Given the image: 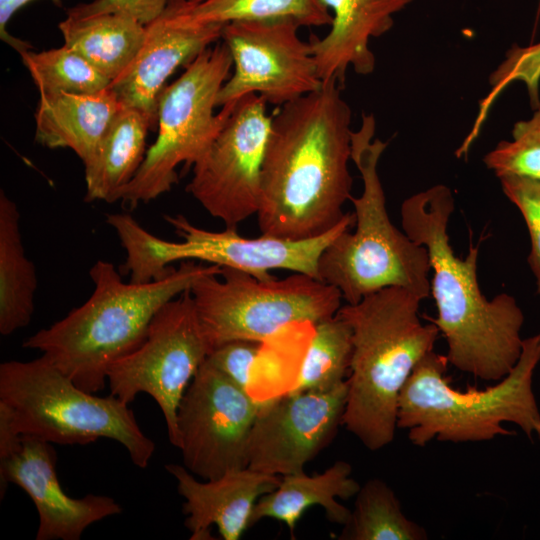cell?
Masks as SVG:
<instances>
[{
    "instance_id": "cell-30",
    "label": "cell",
    "mask_w": 540,
    "mask_h": 540,
    "mask_svg": "<svg viewBox=\"0 0 540 540\" xmlns=\"http://www.w3.org/2000/svg\"><path fill=\"white\" fill-rule=\"evenodd\" d=\"M512 140L501 141L483 161L496 176L516 175L540 180V103L532 117L518 121Z\"/></svg>"
},
{
    "instance_id": "cell-33",
    "label": "cell",
    "mask_w": 540,
    "mask_h": 540,
    "mask_svg": "<svg viewBox=\"0 0 540 540\" xmlns=\"http://www.w3.org/2000/svg\"><path fill=\"white\" fill-rule=\"evenodd\" d=\"M260 342L233 340L215 347L206 358L236 385L249 391Z\"/></svg>"
},
{
    "instance_id": "cell-1",
    "label": "cell",
    "mask_w": 540,
    "mask_h": 540,
    "mask_svg": "<svg viewBox=\"0 0 540 540\" xmlns=\"http://www.w3.org/2000/svg\"><path fill=\"white\" fill-rule=\"evenodd\" d=\"M341 89L336 78L325 80L272 118L256 214L263 234L309 239L344 218L352 197V113Z\"/></svg>"
},
{
    "instance_id": "cell-7",
    "label": "cell",
    "mask_w": 540,
    "mask_h": 540,
    "mask_svg": "<svg viewBox=\"0 0 540 540\" xmlns=\"http://www.w3.org/2000/svg\"><path fill=\"white\" fill-rule=\"evenodd\" d=\"M0 410L20 435L62 445L100 438L119 442L134 465L146 468L155 443L140 429L129 404L78 387L45 355L0 365Z\"/></svg>"
},
{
    "instance_id": "cell-26",
    "label": "cell",
    "mask_w": 540,
    "mask_h": 540,
    "mask_svg": "<svg viewBox=\"0 0 540 540\" xmlns=\"http://www.w3.org/2000/svg\"><path fill=\"white\" fill-rule=\"evenodd\" d=\"M314 326L296 381L288 392L329 391L347 380L352 357L349 325L336 314Z\"/></svg>"
},
{
    "instance_id": "cell-23",
    "label": "cell",
    "mask_w": 540,
    "mask_h": 540,
    "mask_svg": "<svg viewBox=\"0 0 540 540\" xmlns=\"http://www.w3.org/2000/svg\"><path fill=\"white\" fill-rule=\"evenodd\" d=\"M68 46L111 83L134 62L146 39V25L119 13L66 16L58 25Z\"/></svg>"
},
{
    "instance_id": "cell-21",
    "label": "cell",
    "mask_w": 540,
    "mask_h": 540,
    "mask_svg": "<svg viewBox=\"0 0 540 540\" xmlns=\"http://www.w3.org/2000/svg\"><path fill=\"white\" fill-rule=\"evenodd\" d=\"M360 487L352 477L351 464L343 460L334 462L318 474L307 475L303 471L281 476L278 486L257 501L252 524L264 518L274 519L286 524L294 537L296 525L304 512L320 506L329 521L345 525L351 510L337 499L355 497Z\"/></svg>"
},
{
    "instance_id": "cell-6",
    "label": "cell",
    "mask_w": 540,
    "mask_h": 540,
    "mask_svg": "<svg viewBox=\"0 0 540 540\" xmlns=\"http://www.w3.org/2000/svg\"><path fill=\"white\" fill-rule=\"evenodd\" d=\"M373 115L362 116L351 134V160L359 170L363 191L351 197L355 229L342 232L323 251L319 280L339 290L348 304L392 286L406 288L421 300L430 296L431 263L426 247L411 240L390 220L378 175L387 142L374 139Z\"/></svg>"
},
{
    "instance_id": "cell-34",
    "label": "cell",
    "mask_w": 540,
    "mask_h": 540,
    "mask_svg": "<svg viewBox=\"0 0 540 540\" xmlns=\"http://www.w3.org/2000/svg\"><path fill=\"white\" fill-rule=\"evenodd\" d=\"M168 0H93L70 8L67 16L83 18L119 13L137 19L143 25L155 20L166 8Z\"/></svg>"
},
{
    "instance_id": "cell-29",
    "label": "cell",
    "mask_w": 540,
    "mask_h": 540,
    "mask_svg": "<svg viewBox=\"0 0 540 540\" xmlns=\"http://www.w3.org/2000/svg\"><path fill=\"white\" fill-rule=\"evenodd\" d=\"M192 15L204 23L291 18L301 26L331 25L332 15L320 0H188Z\"/></svg>"
},
{
    "instance_id": "cell-18",
    "label": "cell",
    "mask_w": 540,
    "mask_h": 540,
    "mask_svg": "<svg viewBox=\"0 0 540 540\" xmlns=\"http://www.w3.org/2000/svg\"><path fill=\"white\" fill-rule=\"evenodd\" d=\"M174 476L178 493L184 498L185 526L191 540H211V526H216L224 540H239L252 525V515L259 498L274 490L280 476L248 467L230 471L213 480L200 481L184 465L166 464Z\"/></svg>"
},
{
    "instance_id": "cell-11",
    "label": "cell",
    "mask_w": 540,
    "mask_h": 540,
    "mask_svg": "<svg viewBox=\"0 0 540 540\" xmlns=\"http://www.w3.org/2000/svg\"><path fill=\"white\" fill-rule=\"evenodd\" d=\"M291 18L239 20L224 25L221 38L233 60V73L221 87L217 107L232 112L237 102L258 94L284 105L319 89L323 83L310 42Z\"/></svg>"
},
{
    "instance_id": "cell-22",
    "label": "cell",
    "mask_w": 540,
    "mask_h": 540,
    "mask_svg": "<svg viewBox=\"0 0 540 540\" xmlns=\"http://www.w3.org/2000/svg\"><path fill=\"white\" fill-rule=\"evenodd\" d=\"M154 125L143 112L123 106L112 119L93 158L84 165L85 201L118 200L146 155V138Z\"/></svg>"
},
{
    "instance_id": "cell-12",
    "label": "cell",
    "mask_w": 540,
    "mask_h": 540,
    "mask_svg": "<svg viewBox=\"0 0 540 540\" xmlns=\"http://www.w3.org/2000/svg\"><path fill=\"white\" fill-rule=\"evenodd\" d=\"M258 94L240 99L224 126L193 165L186 190L228 229L257 214L261 173L272 116Z\"/></svg>"
},
{
    "instance_id": "cell-35",
    "label": "cell",
    "mask_w": 540,
    "mask_h": 540,
    "mask_svg": "<svg viewBox=\"0 0 540 540\" xmlns=\"http://www.w3.org/2000/svg\"><path fill=\"white\" fill-rule=\"evenodd\" d=\"M33 0H0V36L1 39L11 47H13L18 53L31 49V45L28 42L13 37L7 31V25L13 15L26 4ZM55 3H59L60 0H52Z\"/></svg>"
},
{
    "instance_id": "cell-2",
    "label": "cell",
    "mask_w": 540,
    "mask_h": 540,
    "mask_svg": "<svg viewBox=\"0 0 540 540\" xmlns=\"http://www.w3.org/2000/svg\"><path fill=\"white\" fill-rule=\"evenodd\" d=\"M455 202L442 184L420 191L401 204L402 230L427 248L437 307L434 323L447 344L450 365L483 381L497 382L516 365L523 346L524 314L516 299L500 293L488 299L477 277L479 245L455 254L448 235Z\"/></svg>"
},
{
    "instance_id": "cell-17",
    "label": "cell",
    "mask_w": 540,
    "mask_h": 540,
    "mask_svg": "<svg viewBox=\"0 0 540 540\" xmlns=\"http://www.w3.org/2000/svg\"><path fill=\"white\" fill-rule=\"evenodd\" d=\"M56 462L52 443L27 435H22L19 449L0 462V497L9 483L30 496L39 515L36 540H79L91 524L122 512L109 496L73 498L66 494L57 476Z\"/></svg>"
},
{
    "instance_id": "cell-10",
    "label": "cell",
    "mask_w": 540,
    "mask_h": 540,
    "mask_svg": "<svg viewBox=\"0 0 540 540\" xmlns=\"http://www.w3.org/2000/svg\"><path fill=\"white\" fill-rule=\"evenodd\" d=\"M210 352L188 290L161 307L137 349L108 367L110 394L127 404L139 393L150 395L163 414L169 441L177 448L180 401Z\"/></svg>"
},
{
    "instance_id": "cell-4",
    "label": "cell",
    "mask_w": 540,
    "mask_h": 540,
    "mask_svg": "<svg viewBox=\"0 0 540 540\" xmlns=\"http://www.w3.org/2000/svg\"><path fill=\"white\" fill-rule=\"evenodd\" d=\"M421 301L412 291L392 286L336 313L352 332L342 425L370 451L393 441L400 393L440 334L434 323H422Z\"/></svg>"
},
{
    "instance_id": "cell-28",
    "label": "cell",
    "mask_w": 540,
    "mask_h": 540,
    "mask_svg": "<svg viewBox=\"0 0 540 540\" xmlns=\"http://www.w3.org/2000/svg\"><path fill=\"white\" fill-rule=\"evenodd\" d=\"M19 54L40 95L94 94L111 85L107 77L66 45L40 52L28 49Z\"/></svg>"
},
{
    "instance_id": "cell-19",
    "label": "cell",
    "mask_w": 540,
    "mask_h": 540,
    "mask_svg": "<svg viewBox=\"0 0 540 540\" xmlns=\"http://www.w3.org/2000/svg\"><path fill=\"white\" fill-rule=\"evenodd\" d=\"M332 10L330 30L323 38L312 35L310 44L322 81L336 78L342 85L351 66L360 75L375 69L370 38L380 37L394 25L393 16L413 0H320Z\"/></svg>"
},
{
    "instance_id": "cell-27",
    "label": "cell",
    "mask_w": 540,
    "mask_h": 540,
    "mask_svg": "<svg viewBox=\"0 0 540 540\" xmlns=\"http://www.w3.org/2000/svg\"><path fill=\"white\" fill-rule=\"evenodd\" d=\"M106 222L126 250V261L119 271L129 275L130 282L146 284L162 280L175 269L170 266L172 262L184 261L182 242L166 241L151 234L129 213L107 214Z\"/></svg>"
},
{
    "instance_id": "cell-25",
    "label": "cell",
    "mask_w": 540,
    "mask_h": 540,
    "mask_svg": "<svg viewBox=\"0 0 540 540\" xmlns=\"http://www.w3.org/2000/svg\"><path fill=\"white\" fill-rule=\"evenodd\" d=\"M342 540H426V530L404 514L392 488L369 479L355 495L354 508L343 525Z\"/></svg>"
},
{
    "instance_id": "cell-3",
    "label": "cell",
    "mask_w": 540,
    "mask_h": 540,
    "mask_svg": "<svg viewBox=\"0 0 540 540\" xmlns=\"http://www.w3.org/2000/svg\"><path fill=\"white\" fill-rule=\"evenodd\" d=\"M220 271L218 265L186 260L162 280L136 284L124 282L111 262L98 260L89 270L91 296L22 346L41 351L78 387L97 393L107 383L108 367L142 344L161 307L199 278Z\"/></svg>"
},
{
    "instance_id": "cell-8",
    "label": "cell",
    "mask_w": 540,
    "mask_h": 540,
    "mask_svg": "<svg viewBox=\"0 0 540 540\" xmlns=\"http://www.w3.org/2000/svg\"><path fill=\"white\" fill-rule=\"evenodd\" d=\"M190 292L211 351L233 340L261 343L292 324L314 325L336 315L343 300L306 274L260 280L229 267L199 278Z\"/></svg>"
},
{
    "instance_id": "cell-24",
    "label": "cell",
    "mask_w": 540,
    "mask_h": 540,
    "mask_svg": "<svg viewBox=\"0 0 540 540\" xmlns=\"http://www.w3.org/2000/svg\"><path fill=\"white\" fill-rule=\"evenodd\" d=\"M37 274L24 251L20 212L0 191V333L12 334L27 326L34 312Z\"/></svg>"
},
{
    "instance_id": "cell-14",
    "label": "cell",
    "mask_w": 540,
    "mask_h": 540,
    "mask_svg": "<svg viewBox=\"0 0 540 540\" xmlns=\"http://www.w3.org/2000/svg\"><path fill=\"white\" fill-rule=\"evenodd\" d=\"M347 398V381L329 391H306L262 402L247 446V467L285 476L304 471L334 437Z\"/></svg>"
},
{
    "instance_id": "cell-31",
    "label": "cell",
    "mask_w": 540,
    "mask_h": 540,
    "mask_svg": "<svg viewBox=\"0 0 540 540\" xmlns=\"http://www.w3.org/2000/svg\"><path fill=\"white\" fill-rule=\"evenodd\" d=\"M514 81L525 84L534 109L539 103L540 42L527 47L516 44L507 51L505 59L490 74V92L479 103V113L472 129L479 132L497 97Z\"/></svg>"
},
{
    "instance_id": "cell-15",
    "label": "cell",
    "mask_w": 540,
    "mask_h": 540,
    "mask_svg": "<svg viewBox=\"0 0 540 540\" xmlns=\"http://www.w3.org/2000/svg\"><path fill=\"white\" fill-rule=\"evenodd\" d=\"M223 27L197 20L188 0H168L164 11L146 25L138 56L110 89L123 106L143 112L155 124L168 78L221 38Z\"/></svg>"
},
{
    "instance_id": "cell-5",
    "label": "cell",
    "mask_w": 540,
    "mask_h": 540,
    "mask_svg": "<svg viewBox=\"0 0 540 540\" xmlns=\"http://www.w3.org/2000/svg\"><path fill=\"white\" fill-rule=\"evenodd\" d=\"M540 362V333L524 338L513 369L484 389L459 390L447 375L446 355L429 352L417 364L398 401L397 428L408 429V439L425 447L434 439L464 443L490 441L515 433L503 426L517 425L529 438L540 437V410L533 391V375Z\"/></svg>"
},
{
    "instance_id": "cell-16",
    "label": "cell",
    "mask_w": 540,
    "mask_h": 540,
    "mask_svg": "<svg viewBox=\"0 0 540 540\" xmlns=\"http://www.w3.org/2000/svg\"><path fill=\"white\" fill-rule=\"evenodd\" d=\"M166 221L183 238L184 261L198 260L237 269L260 280L284 269L319 279L318 264L326 247L342 232L355 225V214L346 213L330 231L314 238L292 240L263 234L256 238L239 235L236 229L209 231L193 225L185 216L165 215Z\"/></svg>"
},
{
    "instance_id": "cell-32",
    "label": "cell",
    "mask_w": 540,
    "mask_h": 540,
    "mask_svg": "<svg viewBox=\"0 0 540 540\" xmlns=\"http://www.w3.org/2000/svg\"><path fill=\"white\" fill-rule=\"evenodd\" d=\"M503 193L518 208L530 237L528 263L540 294V180L506 175L499 177Z\"/></svg>"
},
{
    "instance_id": "cell-9",
    "label": "cell",
    "mask_w": 540,
    "mask_h": 540,
    "mask_svg": "<svg viewBox=\"0 0 540 540\" xmlns=\"http://www.w3.org/2000/svg\"><path fill=\"white\" fill-rule=\"evenodd\" d=\"M233 60L224 42L208 47L162 91L157 111L158 135L134 178L118 200L135 208L171 190L177 167L193 166L216 138L231 112L217 107L218 93L230 76Z\"/></svg>"
},
{
    "instance_id": "cell-13",
    "label": "cell",
    "mask_w": 540,
    "mask_h": 540,
    "mask_svg": "<svg viewBox=\"0 0 540 540\" xmlns=\"http://www.w3.org/2000/svg\"><path fill=\"white\" fill-rule=\"evenodd\" d=\"M261 404L206 359L178 407L177 448L184 467L202 480L247 467L249 436Z\"/></svg>"
},
{
    "instance_id": "cell-20",
    "label": "cell",
    "mask_w": 540,
    "mask_h": 540,
    "mask_svg": "<svg viewBox=\"0 0 540 540\" xmlns=\"http://www.w3.org/2000/svg\"><path fill=\"white\" fill-rule=\"evenodd\" d=\"M121 107L110 87L94 94L40 95L35 140L50 149L69 148L85 164Z\"/></svg>"
}]
</instances>
